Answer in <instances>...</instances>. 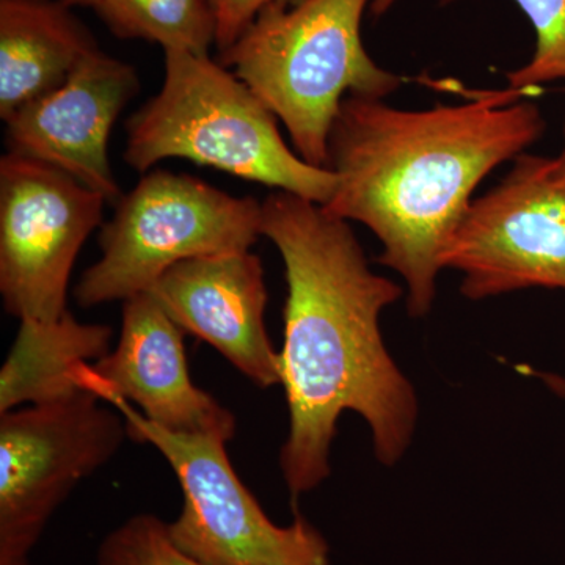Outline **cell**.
Wrapping results in <instances>:
<instances>
[{"mask_svg":"<svg viewBox=\"0 0 565 565\" xmlns=\"http://www.w3.org/2000/svg\"><path fill=\"white\" fill-rule=\"evenodd\" d=\"M263 236L285 263L288 299L281 385L289 435L280 467L294 497L330 475L338 419L362 416L379 462L393 467L414 440L418 399L386 349L381 313L403 288L370 269L351 222L277 191L263 202Z\"/></svg>","mask_w":565,"mask_h":565,"instance_id":"cell-1","label":"cell"},{"mask_svg":"<svg viewBox=\"0 0 565 565\" xmlns=\"http://www.w3.org/2000/svg\"><path fill=\"white\" fill-rule=\"evenodd\" d=\"M526 96L505 88L427 110L362 96L341 104L327 166L338 184L323 210L375 234L379 263L404 278L414 318L433 310L445 253L476 188L544 136V115Z\"/></svg>","mask_w":565,"mask_h":565,"instance_id":"cell-2","label":"cell"},{"mask_svg":"<svg viewBox=\"0 0 565 565\" xmlns=\"http://www.w3.org/2000/svg\"><path fill=\"white\" fill-rule=\"evenodd\" d=\"M163 52L161 92L126 125L129 167L147 173L166 159H188L322 206L330 202L337 174L292 151L274 111L233 71L210 55Z\"/></svg>","mask_w":565,"mask_h":565,"instance_id":"cell-3","label":"cell"},{"mask_svg":"<svg viewBox=\"0 0 565 565\" xmlns=\"http://www.w3.org/2000/svg\"><path fill=\"white\" fill-rule=\"evenodd\" d=\"M367 3L266 7L218 58L282 121L297 154L319 169L329 166V137L344 99H384L404 84L364 50Z\"/></svg>","mask_w":565,"mask_h":565,"instance_id":"cell-4","label":"cell"},{"mask_svg":"<svg viewBox=\"0 0 565 565\" xmlns=\"http://www.w3.org/2000/svg\"><path fill=\"white\" fill-rule=\"evenodd\" d=\"M263 203L233 196L169 170L145 174L115 204L99 234L102 258L82 275L84 308L150 292L170 267L221 253L247 252L263 236Z\"/></svg>","mask_w":565,"mask_h":565,"instance_id":"cell-5","label":"cell"},{"mask_svg":"<svg viewBox=\"0 0 565 565\" xmlns=\"http://www.w3.org/2000/svg\"><path fill=\"white\" fill-rule=\"evenodd\" d=\"M129 437L154 446L181 486L180 515L169 523L173 544L204 565H330L326 539L303 516L275 525L234 471L225 441L170 433L122 399Z\"/></svg>","mask_w":565,"mask_h":565,"instance_id":"cell-6","label":"cell"},{"mask_svg":"<svg viewBox=\"0 0 565 565\" xmlns=\"http://www.w3.org/2000/svg\"><path fill=\"white\" fill-rule=\"evenodd\" d=\"M126 437L121 412L90 392L0 414V565H31L51 516Z\"/></svg>","mask_w":565,"mask_h":565,"instance_id":"cell-7","label":"cell"},{"mask_svg":"<svg viewBox=\"0 0 565 565\" xmlns=\"http://www.w3.org/2000/svg\"><path fill=\"white\" fill-rule=\"evenodd\" d=\"M106 199L50 163L0 159V294L18 321L66 313L82 245L103 223Z\"/></svg>","mask_w":565,"mask_h":565,"instance_id":"cell-8","label":"cell"},{"mask_svg":"<svg viewBox=\"0 0 565 565\" xmlns=\"http://www.w3.org/2000/svg\"><path fill=\"white\" fill-rule=\"evenodd\" d=\"M444 267L463 275L460 292L470 300L565 291V185L546 177L545 158L523 152L497 188L475 200Z\"/></svg>","mask_w":565,"mask_h":565,"instance_id":"cell-9","label":"cell"},{"mask_svg":"<svg viewBox=\"0 0 565 565\" xmlns=\"http://www.w3.org/2000/svg\"><path fill=\"white\" fill-rule=\"evenodd\" d=\"M181 332L150 292L134 296L122 302L117 348L98 362L84 364L77 382L103 403L122 399L139 405L148 422L170 433L228 444L236 434V418L193 384Z\"/></svg>","mask_w":565,"mask_h":565,"instance_id":"cell-10","label":"cell"},{"mask_svg":"<svg viewBox=\"0 0 565 565\" xmlns=\"http://www.w3.org/2000/svg\"><path fill=\"white\" fill-rule=\"evenodd\" d=\"M139 90L134 66L98 47L62 87L7 118L9 152L50 163L117 204L122 193L110 167V132Z\"/></svg>","mask_w":565,"mask_h":565,"instance_id":"cell-11","label":"cell"},{"mask_svg":"<svg viewBox=\"0 0 565 565\" xmlns=\"http://www.w3.org/2000/svg\"><path fill=\"white\" fill-rule=\"evenodd\" d=\"M151 296L182 330L221 352L253 384H281L280 352L266 332L262 259L250 250L188 259L170 267Z\"/></svg>","mask_w":565,"mask_h":565,"instance_id":"cell-12","label":"cell"},{"mask_svg":"<svg viewBox=\"0 0 565 565\" xmlns=\"http://www.w3.org/2000/svg\"><path fill=\"white\" fill-rule=\"evenodd\" d=\"M63 0H0V117L65 84L96 40Z\"/></svg>","mask_w":565,"mask_h":565,"instance_id":"cell-13","label":"cell"},{"mask_svg":"<svg viewBox=\"0 0 565 565\" xmlns=\"http://www.w3.org/2000/svg\"><path fill=\"white\" fill-rule=\"evenodd\" d=\"M111 338L110 326L79 322L70 311L52 322L22 319L0 371V414L85 392L77 371L106 356Z\"/></svg>","mask_w":565,"mask_h":565,"instance_id":"cell-14","label":"cell"},{"mask_svg":"<svg viewBox=\"0 0 565 565\" xmlns=\"http://www.w3.org/2000/svg\"><path fill=\"white\" fill-rule=\"evenodd\" d=\"M104 24L117 39L145 40L207 55L215 44L217 22L211 0H102Z\"/></svg>","mask_w":565,"mask_h":565,"instance_id":"cell-15","label":"cell"},{"mask_svg":"<svg viewBox=\"0 0 565 565\" xmlns=\"http://www.w3.org/2000/svg\"><path fill=\"white\" fill-rule=\"evenodd\" d=\"M449 3L452 0H438ZM535 31L533 58L508 74V88L530 95L541 85L565 81V0H515Z\"/></svg>","mask_w":565,"mask_h":565,"instance_id":"cell-16","label":"cell"},{"mask_svg":"<svg viewBox=\"0 0 565 565\" xmlns=\"http://www.w3.org/2000/svg\"><path fill=\"white\" fill-rule=\"evenodd\" d=\"M98 565H204L173 544L169 523L152 514L134 515L104 537Z\"/></svg>","mask_w":565,"mask_h":565,"instance_id":"cell-17","label":"cell"},{"mask_svg":"<svg viewBox=\"0 0 565 565\" xmlns=\"http://www.w3.org/2000/svg\"><path fill=\"white\" fill-rule=\"evenodd\" d=\"M211 2L215 22H217L215 46L218 52H223L243 35L245 29L266 7H292L302 0H211Z\"/></svg>","mask_w":565,"mask_h":565,"instance_id":"cell-18","label":"cell"},{"mask_svg":"<svg viewBox=\"0 0 565 565\" xmlns=\"http://www.w3.org/2000/svg\"><path fill=\"white\" fill-rule=\"evenodd\" d=\"M564 145L563 150L556 158H545V173L556 184L565 185V120H564Z\"/></svg>","mask_w":565,"mask_h":565,"instance_id":"cell-19","label":"cell"},{"mask_svg":"<svg viewBox=\"0 0 565 565\" xmlns=\"http://www.w3.org/2000/svg\"><path fill=\"white\" fill-rule=\"evenodd\" d=\"M533 374L537 375V377L541 379V381L544 382V384L548 386V388L552 390L553 393L557 394V396L563 397V399H565L564 375L541 373V371H533Z\"/></svg>","mask_w":565,"mask_h":565,"instance_id":"cell-20","label":"cell"},{"mask_svg":"<svg viewBox=\"0 0 565 565\" xmlns=\"http://www.w3.org/2000/svg\"><path fill=\"white\" fill-rule=\"evenodd\" d=\"M394 2H396V0H373L371 10H373L375 17H381V14H385L386 11L390 10V7H392Z\"/></svg>","mask_w":565,"mask_h":565,"instance_id":"cell-21","label":"cell"},{"mask_svg":"<svg viewBox=\"0 0 565 565\" xmlns=\"http://www.w3.org/2000/svg\"><path fill=\"white\" fill-rule=\"evenodd\" d=\"M63 2L68 3L70 7H88V9L96 10L102 0H63Z\"/></svg>","mask_w":565,"mask_h":565,"instance_id":"cell-22","label":"cell"}]
</instances>
